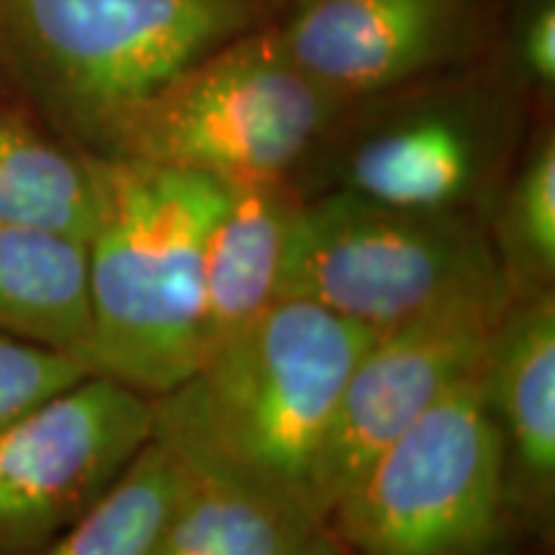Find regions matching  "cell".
<instances>
[{"label":"cell","mask_w":555,"mask_h":555,"mask_svg":"<svg viewBox=\"0 0 555 555\" xmlns=\"http://www.w3.org/2000/svg\"><path fill=\"white\" fill-rule=\"evenodd\" d=\"M376 332L278 298L214 347L191 378L152 399L155 437L185 463L314 512V476L352 367ZM322 525V522H319Z\"/></svg>","instance_id":"cell-1"},{"label":"cell","mask_w":555,"mask_h":555,"mask_svg":"<svg viewBox=\"0 0 555 555\" xmlns=\"http://www.w3.org/2000/svg\"><path fill=\"white\" fill-rule=\"evenodd\" d=\"M82 155L95 193L86 240V365L150 399L165 397L206 356L204 253L224 183L193 170Z\"/></svg>","instance_id":"cell-2"},{"label":"cell","mask_w":555,"mask_h":555,"mask_svg":"<svg viewBox=\"0 0 555 555\" xmlns=\"http://www.w3.org/2000/svg\"><path fill=\"white\" fill-rule=\"evenodd\" d=\"M278 9L281 0H0V41L11 75L93 152L127 111Z\"/></svg>","instance_id":"cell-3"},{"label":"cell","mask_w":555,"mask_h":555,"mask_svg":"<svg viewBox=\"0 0 555 555\" xmlns=\"http://www.w3.org/2000/svg\"><path fill=\"white\" fill-rule=\"evenodd\" d=\"M337 108L291 62L270 21L127 111L93 155L204 172L221 183L288 178Z\"/></svg>","instance_id":"cell-4"},{"label":"cell","mask_w":555,"mask_h":555,"mask_svg":"<svg viewBox=\"0 0 555 555\" xmlns=\"http://www.w3.org/2000/svg\"><path fill=\"white\" fill-rule=\"evenodd\" d=\"M512 512L478 373L373 457L327 515L345 555H491Z\"/></svg>","instance_id":"cell-5"},{"label":"cell","mask_w":555,"mask_h":555,"mask_svg":"<svg viewBox=\"0 0 555 555\" xmlns=\"http://www.w3.org/2000/svg\"><path fill=\"white\" fill-rule=\"evenodd\" d=\"M496 270L494 240L468 214L406 211L337 189L298 206L278 298L378 335Z\"/></svg>","instance_id":"cell-6"},{"label":"cell","mask_w":555,"mask_h":555,"mask_svg":"<svg viewBox=\"0 0 555 555\" xmlns=\"http://www.w3.org/2000/svg\"><path fill=\"white\" fill-rule=\"evenodd\" d=\"M512 296L504 273L496 270L373 337L347 378L319 455V522H327L343 491L380 450L404 435L450 388L481 371L486 347Z\"/></svg>","instance_id":"cell-7"},{"label":"cell","mask_w":555,"mask_h":555,"mask_svg":"<svg viewBox=\"0 0 555 555\" xmlns=\"http://www.w3.org/2000/svg\"><path fill=\"white\" fill-rule=\"evenodd\" d=\"M155 435L152 399L88 373L0 433V555H37Z\"/></svg>","instance_id":"cell-8"},{"label":"cell","mask_w":555,"mask_h":555,"mask_svg":"<svg viewBox=\"0 0 555 555\" xmlns=\"http://www.w3.org/2000/svg\"><path fill=\"white\" fill-rule=\"evenodd\" d=\"M278 16L291 62L343 106L461 60L478 0H281Z\"/></svg>","instance_id":"cell-9"},{"label":"cell","mask_w":555,"mask_h":555,"mask_svg":"<svg viewBox=\"0 0 555 555\" xmlns=\"http://www.w3.org/2000/svg\"><path fill=\"white\" fill-rule=\"evenodd\" d=\"M502 440L512 509L545 515L555 489V296H512L478 371Z\"/></svg>","instance_id":"cell-10"},{"label":"cell","mask_w":555,"mask_h":555,"mask_svg":"<svg viewBox=\"0 0 555 555\" xmlns=\"http://www.w3.org/2000/svg\"><path fill=\"white\" fill-rule=\"evenodd\" d=\"M483 137L455 108L378 124L347 150L339 189L406 211H463L483 178Z\"/></svg>","instance_id":"cell-11"},{"label":"cell","mask_w":555,"mask_h":555,"mask_svg":"<svg viewBox=\"0 0 555 555\" xmlns=\"http://www.w3.org/2000/svg\"><path fill=\"white\" fill-rule=\"evenodd\" d=\"M301 201L291 178L224 183V204L204 253L206 356L278 301L283 253Z\"/></svg>","instance_id":"cell-12"},{"label":"cell","mask_w":555,"mask_h":555,"mask_svg":"<svg viewBox=\"0 0 555 555\" xmlns=\"http://www.w3.org/2000/svg\"><path fill=\"white\" fill-rule=\"evenodd\" d=\"M0 337L50 347L86 363V242L0 221Z\"/></svg>","instance_id":"cell-13"},{"label":"cell","mask_w":555,"mask_h":555,"mask_svg":"<svg viewBox=\"0 0 555 555\" xmlns=\"http://www.w3.org/2000/svg\"><path fill=\"white\" fill-rule=\"evenodd\" d=\"M332 538L307 512L191 466V481L155 555H330Z\"/></svg>","instance_id":"cell-14"},{"label":"cell","mask_w":555,"mask_h":555,"mask_svg":"<svg viewBox=\"0 0 555 555\" xmlns=\"http://www.w3.org/2000/svg\"><path fill=\"white\" fill-rule=\"evenodd\" d=\"M93 219L95 193L86 155L0 108V221L86 242Z\"/></svg>","instance_id":"cell-15"},{"label":"cell","mask_w":555,"mask_h":555,"mask_svg":"<svg viewBox=\"0 0 555 555\" xmlns=\"http://www.w3.org/2000/svg\"><path fill=\"white\" fill-rule=\"evenodd\" d=\"M189 481V463L152 435L119 481L37 555H155Z\"/></svg>","instance_id":"cell-16"},{"label":"cell","mask_w":555,"mask_h":555,"mask_svg":"<svg viewBox=\"0 0 555 555\" xmlns=\"http://www.w3.org/2000/svg\"><path fill=\"white\" fill-rule=\"evenodd\" d=\"M499 268L512 294L553 288L555 278V142L540 131L504 196L496 221Z\"/></svg>","instance_id":"cell-17"},{"label":"cell","mask_w":555,"mask_h":555,"mask_svg":"<svg viewBox=\"0 0 555 555\" xmlns=\"http://www.w3.org/2000/svg\"><path fill=\"white\" fill-rule=\"evenodd\" d=\"M88 373L86 363L67 352L0 337V433Z\"/></svg>","instance_id":"cell-18"},{"label":"cell","mask_w":555,"mask_h":555,"mask_svg":"<svg viewBox=\"0 0 555 555\" xmlns=\"http://www.w3.org/2000/svg\"><path fill=\"white\" fill-rule=\"evenodd\" d=\"M519 62L527 78L540 88L555 82V5L553 0H538L519 26L517 37Z\"/></svg>","instance_id":"cell-19"},{"label":"cell","mask_w":555,"mask_h":555,"mask_svg":"<svg viewBox=\"0 0 555 555\" xmlns=\"http://www.w3.org/2000/svg\"><path fill=\"white\" fill-rule=\"evenodd\" d=\"M11 78V67L9 60H5V50H3V41H0V86Z\"/></svg>","instance_id":"cell-20"},{"label":"cell","mask_w":555,"mask_h":555,"mask_svg":"<svg viewBox=\"0 0 555 555\" xmlns=\"http://www.w3.org/2000/svg\"><path fill=\"white\" fill-rule=\"evenodd\" d=\"M330 555H345V553H343V551H339V547H337V551H332Z\"/></svg>","instance_id":"cell-21"}]
</instances>
